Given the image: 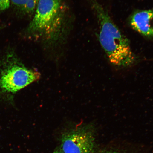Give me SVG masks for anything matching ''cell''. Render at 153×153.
<instances>
[{"label": "cell", "instance_id": "obj_1", "mask_svg": "<svg viewBox=\"0 0 153 153\" xmlns=\"http://www.w3.org/2000/svg\"><path fill=\"white\" fill-rule=\"evenodd\" d=\"M100 25L99 40L108 60L120 68L133 66L136 58L129 40L114 23L108 12L96 0H90Z\"/></svg>", "mask_w": 153, "mask_h": 153}, {"label": "cell", "instance_id": "obj_3", "mask_svg": "<svg viewBox=\"0 0 153 153\" xmlns=\"http://www.w3.org/2000/svg\"><path fill=\"white\" fill-rule=\"evenodd\" d=\"M94 128L91 125L76 128L62 135L60 148L64 153H94Z\"/></svg>", "mask_w": 153, "mask_h": 153}, {"label": "cell", "instance_id": "obj_2", "mask_svg": "<svg viewBox=\"0 0 153 153\" xmlns=\"http://www.w3.org/2000/svg\"><path fill=\"white\" fill-rule=\"evenodd\" d=\"M61 0H40L28 28L34 36L44 38H55L63 22Z\"/></svg>", "mask_w": 153, "mask_h": 153}, {"label": "cell", "instance_id": "obj_6", "mask_svg": "<svg viewBox=\"0 0 153 153\" xmlns=\"http://www.w3.org/2000/svg\"><path fill=\"white\" fill-rule=\"evenodd\" d=\"M23 12L28 14L35 12L40 0H10Z\"/></svg>", "mask_w": 153, "mask_h": 153}, {"label": "cell", "instance_id": "obj_5", "mask_svg": "<svg viewBox=\"0 0 153 153\" xmlns=\"http://www.w3.org/2000/svg\"><path fill=\"white\" fill-rule=\"evenodd\" d=\"M131 27L145 37H153V11L140 10L135 12L130 19Z\"/></svg>", "mask_w": 153, "mask_h": 153}, {"label": "cell", "instance_id": "obj_7", "mask_svg": "<svg viewBox=\"0 0 153 153\" xmlns=\"http://www.w3.org/2000/svg\"><path fill=\"white\" fill-rule=\"evenodd\" d=\"M10 2V0H0V13L9 8Z\"/></svg>", "mask_w": 153, "mask_h": 153}, {"label": "cell", "instance_id": "obj_4", "mask_svg": "<svg viewBox=\"0 0 153 153\" xmlns=\"http://www.w3.org/2000/svg\"><path fill=\"white\" fill-rule=\"evenodd\" d=\"M41 74L24 67L14 66L4 73L0 78V88L8 92L15 93L37 81Z\"/></svg>", "mask_w": 153, "mask_h": 153}, {"label": "cell", "instance_id": "obj_8", "mask_svg": "<svg viewBox=\"0 0 153 153\" xmlns=\"http://www.w3.org/2000/svg\"><path fill=\"white\" fill-rule=\"evenodd\" d=\"M100 153H128L126 152H121L116 150H106Z\"/></svg>", "mask_w": 153, "mask_h": 153}, {"label": "cell", "instance_id": "obj_9", "mask_svg": "<svg viewBox=\"0 0 153 153\" xmlns=\"http://www.w3.org/2000/svg\"><path fill=\"white\" fill-rule=\"evenodd\" d=\"M53 153H64L61 150L60 148L57 149L56 150H55Z\"/></svg>", "mask_w": 153, "mask_h": 153}]
</instances>
